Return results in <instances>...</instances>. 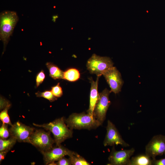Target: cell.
Wrapping results in <instances>:
<instances>
[{"label": "cell", "instance_id": "6da1fadb", "mask_svg": "<svg viewBox=\"0 0 165 165\" xmlns=\"http://www.w3.org/2000/svg\"><path fill=\"white\" fill-rule=\"evenodd\" d=\"M65 119L64 117H62L47 123L33 124L35 127L43 128L51 132L53 134L56 145H59L66 140L72 137V130L68 126Z\"/></svg>", "mask_w": 165, "mask_h": 165}, {"label": "cell", "instance_id": "7a4b0ae2", "mask_svg": "<svg viewBox=\"0 0 165 165\" xmlns=\"http://www.w3.org/2000/svg\"><path fill=\"white\" fill-rule=\"evenodd\" d=\"M19 20L16 12L4 11L0 14V39L3 42L4 50L8 44L14 29Z\"/></svg>", "mask_w": 165, "mask_h": 165}, {"label": "cell", "instance_id": "3957f363", "mask_svg": "<svg viewBox=\"0 0 165 165\" xmlns=\"http://www.w3.org/2000/svg\"><path fill=\"white\" fill-rule=\"evenodd\" d=\"M65 123L71 129L91 130L95 129L102 125L94 117L88 113H73L65 119Z\"/></svg>", "mask_w": 165, "mask_h": 165}, {"label": "cell", "instance_id": "277c9868", "mask_svg": "<svg viewBox=\"0 0 165 165\" xmlns=\"http://www.w3.org/2000/svg\"><path fill=\"white\" fill-rule=\"evenodd\" d=\"M113 64L110 57H101L94 54L88 60L86 66L90 73L100 77L103 75L105 72L113 67Z\"/></svg>", "mask_w": 165, "mask_h": 165}, {"label": "cell", "instance_id": "5b68a950", "mask_svg": "<svg viewBox=\"0 0 165 165\" xmlns=\"http://www.w3.org/2000/svg\"><path fill=\"white\" fill-rule=\"evenodd\" d=\"M30 141L31 144L41 153L50 149L55 143L54 139L51 136L50 132L42 129L35 130L31 135Z\"/></svg>", "mask_w": 165, "mask_h": 165}, {"label": "cell", "instance_id": "8992f818", "mask_svg": "<svg viewBox=\"0 0 165 165\" xmlns=\"http://www.w3.org/2000/svg\"><path fill=\"white\" fill-rule=\"evenodd\" d=\"M35 129L34 127L18 121L11 126L9 129L10 137L15 138L19 142L31 144V137Z\"/></svg>", "mask_w": 165, "mask_h": 165}, {"label": "cell", "instance_id": "52a82bcc", "mask_svg": "<svg viewBox=\"0 0 165 165\" xmlns=\"http://www.w3.org/2000/svg\"><path fill=\"white\" fill-rule=\"evenodd\" d=\"M110 93V91L106 88L99 93V98L94 108V116L101 124L106 118L107 111L111 104L109 98Z\"/></svg>", "mask_w": 165, "mask_h": 165}, {"label": "cell", "instance_id": "ba28073f", "mask_svg": "<svg viewBox=\"0 0 165 165\" xmlns=\"http://www.w3.org/2000/svg\"><path fill=\"white\" fill-rule=\"evenodd\" d=\"M75 153L61 145L53 147L50 150L42 152L41 153L43 155L45 164L55 165V161H57L66 156H70Z\"/></svg>", "mask_w": 165, "mask_h": 165}, {"label": "cell", "instance_id": "9c48e42d", "mask_svg": "<svg viewBox=\"0 0 165 165\" xmlns=\"http://www.w3.org/2000/svg\"><path fill=\"white\" fill-rule=\"evenodd\" d=\"M145 154L156 159L157 156L165 154V136L160 135L154 136L145 147Z\"/></svg>", "mask_w": 165, "mask_h": 165}, {"label": "cell", "instance_id": "30bf717a", "mask_svg": "<svg viewBox=\"0 0 165 165\" xmlns=\"http://www.w3.org/2000/svg\"><path fill=\"white\" fill-rule=\"evenodd\" d=\"M103 75L110 88L111 92L117 94L121 91L124 82L121 73L116 67L109 68Z\"/></svg>", "mask_w": 165, "mask_h": 165}, {"label": "cell", "instance_id": "8fae6325", "mask_svg": "<svg viewBox=\"0 0 165 165\" xmlns=\"http://www.w3.org/2000/svg\"><path fill=\"white\" fill-rule=\"evenodd\" d=\"M107 133L104 141V145L114 146L120 145L124 147L130 146L122 139L115 125L109 120L108 121Z\"/></svg>", "mask_w": 165, "mask_h": 165}, {"label": "cell", "instance_id": "7c38bea8", "mask_svg": "<svg viewBox=\"0 0 165 165\" xmlns=\"http://www.w3.org/2000/svg\"><path fill=\"white\" fill-rule=\"evenodd\" d=\"M135 149L132 148L130 149L116 151L113 146L108 157L110 165H128L131 156L133 154Z\"/></svg>", "mask_w": 165, "mask_h": 165}, {"label": "cell", "instance_id": "4fadbf2b", "mask_svg": "<svg viewBox=\"0 0 165 165\" xmlns=\"http://www.w3.org/2000/svg\"><path fill=\"white\" fill-rule=\"evenodd\" d=\"M99 77L97 76L95 81H94L91 78L89 79L91 84V86L90 94L89 107L87 111V113L93 117H94L93 115L94 108L99 96L97 90L98 82Z\"/></svg>", "mask_w": 165, "mask_h": 165}, {"label": "cell", "instance_id": "5bb4252c", "mask_svg": "<svg viewBox=\"0 0 165 165\" xmlns=\"http://www.w3.org/2000/svg\"><path fill=\"white\" fill-rule=\"evenodd\" d=\"M152 159L146 154H141L132 157L128 165H152Z\"/></svg>", "mask_w": 165, "mask_h": 165}, {"label": "cell", "instance_id": "9a60e30c", "mask_svg": "<svg viewBox=\"0 0 165 165\" xmlns=\"http://www.w3.org/2000/svg\"><path fill=\"white\" fill-rule=\"evenodd\" d=\"M46 65L51 78L54 79H63L64 72L58 67L51 62H47Z\"/></svg>", "mask_w": 165, "mask_h": 165}, {"label": "cell", "instance_id": "2e32d148", "mask_svg": "<svg viewBox=\"0 0 165 165\" xmlns=\"http://www.w3.org/2000/svg\"><path fill=\"white\" fill-rule=\"evenodd\" d=\"M80 77V74L77 69L74 68L68 69L64 72L63 79L70 82H74L78 80Z\"/></svg>", "mask_w": 165, "mask_h": 165}, {"label": "cell", "instance_id": "e0dca14e", "mask_svg": "<svg viewBox=\"0 0 165 165\" xmlns=\"http://www.w3.org/2000/svg\"><path fill=\"white\" fill-rule=\"evenodd\" d=\"M16 141L15 138L11 137L8 139L0 138V151L5 150H10Z\"/></svg>", "mask_w": 165, "mask_h": 165}, {"label": "cell", "instance_id": "ac0fdd59", "mask_svg": "<svg viewBox=\"0 0 165 165\" xmlns=\"http://www.w3.org/2000/svg\"><path fill=\"white\" fill-rule=\"evenodd\" d=\"M71 165H89L90 164L84 158L75 152L74 154L69 156Z\"/></svg>", "mask_w": 165, "mask_h": 165}, {"label": "cell", "instance_id": "d6986e66", "mask_svg": "<svg viewBox=\"0 0 165 165\" xmlns=\"http://www.w3.org/2000/svg\"><path fill=\"white\" fill-rule=\"evenodd\" d=\"M11 106L9 105L4 108L0 113V119L2 123L9 125L11 126L13 125L9 116L8 114V110Z\"/></svg>", "mask_w": 165, "mask_h": 165}, {"label": "cell", "instance_id": "ffe728a7", "mask_svg": "<svg viewBox=\"0 0 165 165\" xmlns=\"http://www.w3.org/2000/svg\"><path fill=\"white\" fill-rule=\"evenodd\" d=\"M35 94L37 97H43L51 102L57 100V97L53 94L51 90H47L43 92L38 91L35 93Z\"/></svg>", "mask_w": 165, "mask_h": 165}, {"label": "cell", "instance_id": "44dd1931", "mask_svg": "<svg viewBox=\"0 0 165 165\" xmlns=\"http://www.w3.org/2000/svg\"><path fill=\"white\" fill-rule=\"evenodd\" d=\"M8 124L2 123L0 128V138L6 139L10 136V133L8 127Z\"/></svg>", "mask_w": 165, "mask_h": 165}, {"label": "cell", "instance_id": "7402d4cb", "mask_svg": "<svg viewBox=\"0 0 165 165\" xmlns=\"http://www.w3.org/2000/svg\"><path fill=\"white\" fill-rule=\"evenodd\" d=\"M51 91L53 94L57 97H60L63 95V91L60 83H58L55 86L52 87Z\"/></svg>", "mask_w": 165, "mask_h": 165}, {"label": "cell", "instance_id": "603a6c76", "mask_svg": "<svg viewBox=\"0 0 165 165\" xmlns=\"http://www.w3.org/2000/svg\"><path fill=\"white\" fill-rule=\"evenodd\" d=\"M45 78V75L42 70L39 72L37 75L36 78V86L37 87L43 81Z\"/></svg>", "mask_w": 165, "mask_h": 165}, {"label": "cell", "instance_id": "cb8c5ba5", "mask_svg": "<svg viewBox=\"0 0 165 165\" xmlns=\"http://www.w3.org/2000/svg\"><path fill=\"white\" fill-rule=\"evenodd\" d=\"M55 165H71L70 161L69 159L64 157L60 159L57 162H55Z\"/></svg>", "mask_w": 165, "mask_h": 165}, {"label": "cell", "instance_id": "d4e9b609", "mask_svg": "<svg viewBox=\"0 0 165 165\" xmlns=\"http://www.w3.org/2000/svg\"><path fill=\"white\" fill-rule=\"evenodd\" d=\"M152 165H165V158L159 160H157L156 159H152Z\"/></svg>", "mask_w": 165, "mask_h": 165}, {"label": "cell", "instance_id": "484cf974", "mask_svg": "<svg viewBox=\"0 0 165 165\" xmlns=\"http://www.w3.org/2000/svg\"><path fill=\"white\" fill-rule=\"evenodd\" d=\"M10 151L9 150H5L0 151V162L5 159L7 153Z\"/></svg>", "mask_w": 165, "mask_h": 165}]
</instances>
